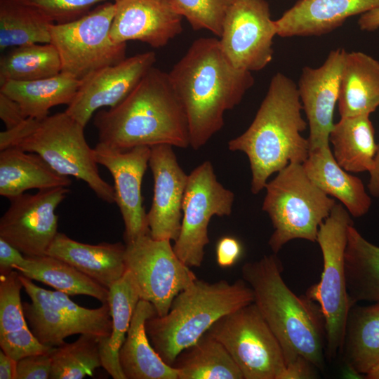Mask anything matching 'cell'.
Instances as JSON below:
<instances>
[{
    "instance_id": "f6af8a7d",
    "label": "cell",
    "mask_w": 379,
    "mask_h": 379,
    "mask_svg": "<svg viewBox=\"0 0 379 379\" xmlns=\"http://www.w3.org/2000/svg\"><path fill=\"white\" fill-rule=\"evenodd\" d=\"M25 255L16 248L0 238V275H5L20 264Z\"/></svg>"
},
{
    "instance_id": "d6986e66",
    "label": "cell",
    "mask_w": 379,
    "mask_h": 379,
    "mask_svg": "<svg viewBox=\"0 0 379 379\" xmlns=\"http://www.w3.org/2000/svg\"><path fill=\"white\" fill-rule=\"evenodd\" d=\"M110 29L116 43L137 40L153 48L166 46L182 31V17L172 0H117Z\"/></svg>"
},
{
    "instance_id": "5b68a950",
    "label": "cell",
    "mask_w": 379,
    "mask_h": 379,
    "mask_svg": "<svg viewBox=\"0 0 379 379\" xmlns=\"http://www.w3.org/2000/svg\"><path fill=\"white\" fill-rule=\"evenodd\" d=\"M253 300V291L243 279L233 283L196 279L175 297L166 314L146 321V332L157 354L172 366L219 319Z\"/></svg>"
},
{
    "instance_id": "8992f818",
    "label": "cell",
    "mask_w": 379,
    "mask_h": 379,
    "mask_svg": "<svg viewBox=\"0 0 379 379\" xmlns=\"http://www.w3.org/2000/svg\"><path fill=\"white\" fill-rule=\"evenodd\" d=\"M84 128L65 112L42 119L27 117L0 133V150L15 147L37 154L58 173L83 180L102 201L115 203L114 187L99 173Z\"/></svg>"
},
{
    "instance_id": "4dcf8cb0",
    "label": "cell",
    "mask_w": 379,
    "mask_h": 379,
    "mask_svg": "<svg viewBox=\"0 0 379 379\" xmlns=\"http://www.w3.org/2000/svg\"><path fill=\"white\" fill-rule=\"evenodd\" d=\"M345 268L352 305L361 301L379 303V246L366 240L353 224L347 230Z\"/></svg>"
},
{
    "instance_id": "7402d4cb",
    "label": "cell",
    "mask_w": 379,
    "mask_h": 379,
    "mask_svg": "<svg viewBox=\"0 0 379 379\" xmlns=\"http://www.w3.org/2000/svg\"><path fill=\"white\" fill-rule=\"evenodd\" d=\"M156 314L152 303L140 300L119 352L126 379H178L175 368L160 357L147 334L146 321Z\"/></svg>"
},
{
    "instance_id": "7dc6e473",
    "label": "cell",
    "mask_w": 379,
    "mask_h": 379,
    "mask_svg": "<svg viewBox=\"0 0 379 379\" xmlns=\"http://www.w3.org/2000/svg\"><path fill=\"white\" fill-rule=\"evenodd\" d=\"M368 173L370 176L367 185L368 189L371 195L379 200V142L378 144L373 166Z\"/></svg>"
},
{
    "instance_id": "f35d334b",
    "label": "cell",
    "mask_w": 379,
    "mask_h": 379,
    "mask_svg": "<svg viewBox=\"0 0 379 379\" xmlns=\"http://www.w3.org/2000/svg\"><path fill=\"white\" fill-rule=\"evenodd\" d=\"M234 0H172L175 11L194 31L206 29L218 38Z\"/></svg>"
},
{
    "instance_id": "74e56055",
    "label": "cell",
    "mask_w": 379,
    "mask_h": 379,
    "mask_svg": "<svg viewBox=\"0 0 379 379\" xmlns=\"http://www.w3.org/2000/svg\"><path fill=\"white\" fill-rule=\"evenodd\" d=\"M51 292L57 305L78 334H91L100 338L110 335L112 317L108 302L95 309H87L73 302L65 293L57 290Z\"/></svg>"
},
{
    "instance_id": "3957f363",
    "label": "cell",
    "mask_w": 379,
    "mask_h": 379,
    "mask_svg": "<svg viewBox=\"0 0 379 379\" xmlns=\"http://www.w3.org/2000/svg\"><path fill=\"white\" fill-rule=\"evenodd\" d=\"M298 87L293 80L278 72L249 127L228 142L233 152L246 154L251 171V191L257 194L269 178L291 163L303 164L310 152L307 138L301 133L307 126Z\"/></svg>"
},
{
    "instance_id": "30bf717a",
    "label": "cell",
    "mask_w": 379,
    "mask_h": 379,
    "mask_svg": "<svg viewBox=\"0 0 379 379\" xmlns=\"http://www.w3.org/2000/svg\"><path fill=\"white\" fill-rule=\"evenodd\" d=\"M207 332L223 345L244 379H279L284 371L281 346L254 302L221 317Z\"/></svg>"
},
{
    "instance_id": "7c38bea8",
    "label": "cell",
    "mask_w": 379,
    "mask_h": 379,
    "mask_svg": "<svg viewBox=\"0 0 379 379\" xmlns=\"http://www.w3.org/2000/svg\"><path fill=\"white\" fill-rule=\"evenodd\" d=\"M124 260L140 300L152 303L159 317L166 314L175 297L197 279L175 254L170 240L154 239L149 233L126 244Z\"/></svg>"
},
{
    "instance_id": "ffe728a7",
    "label": "cell",
    "mask_w": 379,
    "mask_h": 379,
    "mask_svg": "<svg viewBox=\"0 0 379 379\" xmlns=\"http://www.w3.org/2000/svg\"><path fill=\"white\" fill-rule=\"evenodd\" d=\"M379 8V0H299L274 20L281 37L321 36L350 17Z\"/></svg>"
},
{
    "instance_id": "7bdbcfd3",
    "label": "cell",
    "mask_w": 379,
    "mask_h": 379,
    "mask_svg": "<svg viewBox=\"0 0 379 379\" xmlns=\"http://www.w3.org/2000/svg\"><path fill=\"white\" fill-rule=\"evenodd\" d=\"M0 118L6 129H10L20 124L27 117L16 101L0 92Z\"/></svg>"
},
{
    "instance_id": "5bb4252c",
    "label": "cell",
    "mask_w": 379,
    "mask_h": 379,
    "mask_svg": "<svg viewBox=\"0 0 379 379\" xmlns=\"http://www.w3.org/2000/svg\"><path fill=\"white\" fill-rule=\"evenodd\" d=\"M69 192L65 187L44 189L11 200L0 219V238L25 256L46 255L58 232L55 210Z\"/></svg>"
},
{
    "instance_id": "f1b7e54d",
    "label": "cell",
    "mask_w": 379,
    "mask_h": 379,
    "mask_svg": "<svg viewBox=\"0 0 379 379\" xmlns=\"http://www.w3.org/2000/svg\"><path fill=\"white\" fill-rule=\"evenodd\" d=\"M341 354L348 368L359 375L379 361V303L351 307Z\"/></svg>"
},
{
    "instance_id": "ac0fdd59",
    "label": "cell",
    "mask_w": 379,
    "mask_h": 379,
    "mask_svg": "<svg viewBox=\"0 0 379 379\" xmlns=\"http://www.w3.org/2000/svg\"><path fill=\"white\" fill-rule=\"evenodd\" d=\"M345 53L342 48L333 50L320 67L302 70L298 90L310 129V151L329 144Z\"/></svg>"
},
{
    "instance_id": "d590c367",
    "label": "cell",
    "mask_w": 379,
    "mask_h": 379,
    "mask_svg": "<svg viewBox=\"0 0 379 379\" xmlns=\"http://www.w3.org/2000/svg\"><path fill=\"white\" fill-rule=\"evenodd\" d=\"M62 72L56 48L51 44L15 46L0 59V85L8 81H27L54 77Z\"/></svg>"
},
{
    "instance_id": "f546056e",
    "label": "cell",
    "mask_w": 379,
    "mask_h": 379,
    "mask_svg": "<svg viewBox=\"0 0 379 379\" xmlns=\"http://www.w3.org/2000/svg\"><path fill=\"white\" fill-rule=\"evenodd\" d=\"M368 115L340 117L329 134L337 163L348 173L369 171L378 144Z\"/></svg>"
},
{
    "instance_id": "ee69618b",
    "label": "cell",
    "mask_w": 379,
    "mask_h": 379,
    "mask_svg": "<svg viewBox=\"0 0 379 379\" xmlns=\"http://www.w3.org/2000/svg\"><path fill=\"white\" fill-rule=\"evenodd\" d=\"M315 368H317L310 361L302 357H298L286 364L279 379L314 378L317 375Z\"/></svg>"
},
{
    "instance_id": "4316f807",
    "label": "cell",
    "mask_w": 379,
    "mask_h": 379,
    "mask_svg": "<svg viewBox=\"0 0 379 379\" xmlns=\"http://www.w3.org/2000/svg\"><path fill=\"white\" fill-rule=\"evenodd\" d=\"M81 84V80L61 72L33 81H8L0 85V92L16 101L27 118L42 119L49 115L53 107L69 105Z\"/></svg>"
},
{
    "instance_id": "ab89813d",
    "label": "cell",
    "mask_w": 379,
    "mask_h": 379,
    "mask_svg": "<svg viewBox=\"0 0 379 379\" xmlns=\"http://www.w3.org/2000/svg\"><path fill=\"white\" fill-rule=\"evenodd\" d=\"M109 1L117 0H25L56 24L76 20L90 12L94 5Z\"/></svg>"
},
{
    "instance_id": "1f68e13d",
    "label": "cell",
    "mask_w": 379,
    "mask_h": 379,
    "mask_svg": "<svg viewBox=\"0 0 379 379\" xmlns=\"http://www.w3.org/2000/svg\"><path fill=\"white\" fill-rule=\"evenodd\" d=\"M14 270L69 295H86L96 298L102 304L108 302L109 288L53 256H25L24 260Z\"/></svg>"
},
{
    "instance_id": "603a6c76",
    "label": "cell",
    "mask_w": 379,
    "mask_h": 379,
    "mask_svg": "<svg viewBox=\"0 0 379 379\" xmlns=\"http://www.w3.org/2000/svg\"><path fill=\"white\" fill-rule=\"evenodd\" d=\"M302 165L314 184L336 198L351 215L360 218L368 213L371 199L362 181L337 163L330 144L310 150Z\"/></svg>"
},
{
    "instance_id": "c3c4849f",
    "label": "cell",
    "mask_w": 379,
    "mask_h": 379,
    "mask_svg": "<svg viewBox=\"0 0 379 379\" xmlns=\"http://www.w3.org/2000/svg\"><path fill=\"white\" fill-rule=\"evenodd\" d=\"M360 29L373 32L379 28V8L360 15L358 20Z\"/></svg>"
},
{
    "instance_id": "cb8c5ba5",
    "label": "cell",
    "mask_w": 379,
    "mask_h": 379,
    "mask_svg": "<svg viewBox=\"0 0 379 379\" xmlns=\"http://www.w3.org/2000/svg\"><path fill=\"white\" fill-rule=\"evenodd\" d=\"M20 273L0 275V346L18 361L31 354H49L54 347L40 343L29 328L24 314Z\"/></svg>"
},
{
    "instance_id": "ba28073f",
    "label": "cell",
    "mask_w": 379,
    "mask_h": 379,
    "mask_svg": "<svg viewBox=\"0 0 379 379\" xmlns=\"http://www.w3.org/2000/svg\"><path fill=\"white\" fill-rule=\"evenodd\" d=\"M353 222L341 204H335L320 225L318 243L323 258L319 281L307 288L305 295L320 307L325 322L326 358L333 360L341 354L347 319L353 306L346 283L345 252L347 230Z\"/></svg>"
},
{
    "instance_id": "8d00e7d4",
    "label": "cell",
    "mask_w": 379,
    "mask_h": 379,
    "mask_svg": "<svg viewBox=\"0 0 379 379\" xmlns=\"http://www.w3.org/2000/svg\"><path fill=\"white\" fill-rule=\"evenodd\" d=\"M100 338L91 334H80L71 343L54 347L51 358V379H82L92 376L102 366Z\"/></svg>"
},
{
    "instance_id": "8fae6325",
    "label": "cell",
    "mask_w": 379,
    "mask_h": 379,
    "mask_svg": "<svg viewBox=\"0 0 379 379\" xmlns=\"http://www.w3.org/2000/svg\"><path fill=\"white\" fill-rule=\"evenodd\" d=\"M234 194L217 179L212 164L205 161L189 175L182 200V218L173 250L188 267H200L209 243L208 226L213 215L232 213Z\"/></svg>"
},
{
    "instance_id": "52a82bcc",
    "label": "cell",
    "mask_w": 379,
    "mask_h": 379,
    "mask_svg": "<svg viewBox=\"0 0 379 379\" xmlns=\"http://www.w3.org/2000/svg\"><path fill=\"white\" fill-rule=\"evenodd\" d=\"M265 189L262 209L274 228L268 241L273 253L296 239L317 242L319 227L336 202L314 184L302 164H289Z\"/></svg>"
},
{
    "instance_id": "bcb514c9",
    "label": "cell",
    "mask_w": 379,
    "mask_h": 379,
    "mask_svg": "<svg viewBox=\"0 0 379 379\" xmlns=\"http://www.w3.org/2000/svg\"><path fill=\"white\" fill-rule=\"evenodd\" d=\"M17 361L0 351V379H15Z\"/></svg>"
},
{
    "instance_id": "60d3db41",
    "label": "cell",
    "mask_w": 379,
    "mask_h": 379,
    "mask_svg": "<svg viewBox=\"0 0 379 379\" xmlns=\"http://www.w3.org/2000/svg\"><path fill=\"white\" fill-rule=\"evenodd\" d=\"M51 372L50 353L31 354L17 361L15 379H47Z\"/></svg>"
},
{
    "instance_id": "681fc988",
    "label": "cell",
    "mask_w": 379,
    "mask_h": 379,
    "mask_svg": "<svg viewBox=\"0 0 379 379\" xmlns=\"http://www.w3.org/2000/svg\"><path fill=\"white\" fill-rule=\"evenodd\" d=\"M368 379H379V361L365 375Z\"/></svg>"
},
{
    "instance_id": "2e32d148",
    "label": "cell",
    "mask_w": 379,
    "mask_h": 379,
    "mask_svg": "<svg viewBox=\"0 0 379 379\" xmlns=\"http://www.w3.org/2000/svg\"><path fill=\"white\" fill-rule=\"evenodd\" d=\"M155 62L156 53L147 51L92 73L81 80L76 96L65 112L85 127L96 110L113 107L125 99Z\"/></svg>"
},
{
    "instance_id": "6da1fadb",
    "label": "cell",
    "mask_w": 379,
    "mask_h": 379,
    "mask_svg": "<svg viewBox=\"0 0 379 379\" xmlns=\"http://www.w3.org/2000/svg\"><path fill=\"white\" fill-rule=\"evenodd\" d=\"M168 74L185 109L194 150L221 130L225 112L238 105L254 84L251 72L228 60L215 37L194 41Z\"/></svg>"
},
{
    "instance_id": "e0dca14e",
    "label": "cell",
    "mask_w": 379,
    "mask_h": 379,
    "mask_svg": "<svg viewBox=\"0 0 379 379\" xmlns=\"http://www.w3.org/2000/svg\"><path fill=\"white\" fill-rule=\"evenodd\" d=\"M172 147L161 144L150 147L149 166L154 188L147 219L153 239L175 241L180 232L182 205L188 175L180 166Z\"/></svg>"
},
{
    "instance_id": "b9f144b4",
    "label": "cell",
    "mask_w": 379,
    "mask_h": 379,
    "mask_svg": "<svg viewBox=\"0 0 379 379\" xmlns=\"http://www.w3.org/2000/svg\"><path fill=\"white\" fill-rule=\"evenodd\" d=\"M216 261L221 267L234 265L242 254L241 242L235 237L225 236L220 238L215 248Z\"/></svg>"
},
{
    "instance_id": "d6a6232c",
    "label": "cell",
    "mask_w": 379,
    "mask_h": 379,
    "mask_svg": "<svg viewBox=\"0 0 379 379\" xmlns=\"http://www.w3.org/2000/svg\"><path fill=\"white\" fill-rule=\"evenodd\" d=\"M23 288L31 302H22L24 314L38 341L46 346L58 347L77 331L57 305L51 291L36 286L20 274Z\"/></svg>"
},
{
    "instance_id": "484cf974",
    "label": "cell",
    "mask_w": 379,
    "mask_h": 379,
    "mask_svg": "<svg viewBox=\"0 0 379 379\" xmlns=\"http://www.w3.org/2000/svg\"><path fill=\"white\" fill-rule=\"evenodd\" d=\"M71 183L37 154L15 147L0 151V195L10 201L29 190L67 187Z\"/></svg>"
},
{
    "instance_id": "277c9868",
    "label": "cell",
    "mask_w": 379,
    "mask_h": 379,
    "mask_svg": "<svg viewBox=\"0 0 379 379\" xmlns=\"http://www.w3.org/2000/svg\"><path fill=\"white\" fill-rule=\"evenodd\" d=\"M277 254L245 262L242 279L251 288L260 313L279 340L286 364L298 357L324 371L326 358L325 322L319 306L306 295L298 296L282 277Z\"/></svg>"
},
{
    "instance_id": "44dd1931",
    "label": "cell",
    "mask_w": 379,
    "mask_h": 379,
    "mask_svg": "<svg viewBox=\"0 0 379 379\" xmlns=\"http://www.w3.org/2000/svg\"><path fill=\"white\" fill-rule=\"evenodd\" d=\"M125 250L121 242L88 244L58 232L46 255L69 263L109 288L126 271Z\"/></svg>"
},
{
    "instance_id": "7a4b0ae2",
    "label": "cell",
    "mask_w": 379,
    "mask_h": 379,
    "mask_svg": "<svg viewBox=\"0 0 379 379\" xmlns=\"http://www.w3.org/2000/svg\"><path fill=\"white\" fill-rule=\"evenodd\" d=\"M93 124L98 142L119 149L161 144L190 146L182 105L168 72L154 67L121 102L97 112Z\"/></svg>"
},
{
    "instance_id": "4fadbf2b",
    "label": "cell",
    "mask_w": 379,
    "mask_h": 379,
    "mask_svg": "<svg viewBox=\"0 0 379 379\" xmlns=\"http://www.w3.org/2000/svg\"><path fill=\"white\" fill-rule=\"evenodd\" d=\"M276 35L274 20L265 0H234L219 41L234 67L251 72L262 69L272 61Z\"/></svg>"
},
{
    "instance_id": "83f0119b",
    "label": "cell",
    "mask_w": 379,
    "mask_h": 379,
    "mask_svg": "<svg viewBox=\"0 0 379 379\" xmlns=\"http://www.w3.org/2000/svg\"><path fill=\"white\" fill-rule=\"evenodd\" d=\"M140 300L137 285L127 270L109 288L112 330L108 337L100 338L99 345L102 366L114 379H126L119 364V352Z\"/></svg>"
},
{
    "instance_id": "9a60e30c",
    "label": "cell",
    "mask_w": 379,
    "mask_h": 379,
    "mask_svg": "<svg viewBox=\"0 0 379 379\" xmlns=\"http://www.w3.org/2000/svg\"><path fill=\"white\" fill-rule=\"evenodd\" d=\"M93 151L97 164L105 166L113 178L115 203L124 220L126 244L149 234L141 186L149 166L150 147L119 149L98 142Z\"/></svg>"
},
{
    "instance_id": "d4e9b609",
    "label": "cell",
    "mask_w": 379,
    "mask_h": 379,
    "mask_svg": "<svg viewBox=\"0 0 379 379\" xmlns=\"http://www.w3.org/2000/svg\"><path fill=\"white\" fill-rule=\"evenodd\" d=\"M340 117L368 115L379 107V61L360 51L345 53L338 102Z\"/></svg>"
},
{
    "instance_id": "e575fe53",
    "label": "cell",
    "mask_w": 379,
    "mask_h": 379,
    "mask_svg": "<svg viewBox=\"0 0 379 379\" xmlns=\"http://www.w3.org/2000/svg\"><path fill=\"white\" fill-rule=\"evenodd\" d=\"M54 22L25 0H0V49L51 42Z\"/></svg>"
},
{
    "instance_id": "836d02e7",
    "label": "cell",
    "mask_w": 379,
    "mask_h": 379,
    "mask_svg": "<svg viewBox=\"0 0 379 379\" xmlns=\"http://www.w3.org/2000/svg\"><path fill=\"white\" fill-rule=\"evenodd\" d=\"M172 366L178 379H244L223 345L208 332L182 350Z\"/></svg>"
},
{
    "instance_id": "9c48e42d",
    "label": "cell",
    "mask_w": 379,
    "mask_h": 379,
    "mask_svg": "<svg viewBox=\"0 0 379 379\" xmlns=\"http://www.w3.org/2000/svg\"><path fill=\"white\" fill-rule=\"evenodd\" d=\"M114 1H105L72 22L50 27L51 42L57 49L62 72L79 80L126 58V43L110 37Z\"/></svg>"
}]
</instances>
